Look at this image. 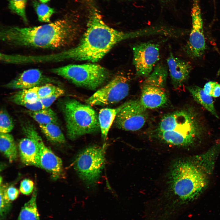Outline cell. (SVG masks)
<instances>
[{"instance_id": "5b68a950", "label": "cell", "mask_w": 220, "mask_h": 220, "mask_svg": "<svg viewBox=\"0 0 220 220\" xmlns=\"http://www.w3.org/2000/svg\"><path fill=\"white\" fill-rule=\"evenodd\" d=\"M89 105L74 99L63 103L62 110L66 123L67 134L74 140L86 134L97 132L100 129L98 116Z\"/></svg>"}, {"instance_id": "836d02e7", "label": "cell", "mask_w": 220, "mask_h": 220, "mask_svg": "<svg viewBox=\"0 0 220 220\" xmlns=\"http://www.w3.org/2000/svg\"><path fill=\"white\" fill-rule=\"evenodd\" d=\"M40 1L43 3H46L49 2L50 0H39Z\"/></svg>"}, {"instance_id": "9a60e30c", "label": "cell", "mask_w": 220, "mask_h": 220, "mask_svg": "<svg viewBox=\"0 0 220 220\" xmlns=\"http://www.w3.org/2000/svg\"><path fill=\"white\" fill-rule=\"evenodd\" d=\"M171 83L175 89L181 87L188 79L192 69L190 63L175 57L171 52L167 59Z\"/></svg>"}, {"instance_id": "ba28073f", "label": "cell", "mask_w": 220, "mask_h": 220, "mask_svg": "<svg viewBox=\"0 0 220 220\" xmlns=\"http://www.w3.org/2000/svg\"><path fill=\"white\" fill-rule=\"evenodd\" d=\"M168 75L167 67L163 64H157L151 73L144 81L140 101L146 108L160 107L167 102L165 86Z\"/></svg>"}, {"instance_id": "6da1fadb", "label": "cell", "mask_w": 220, "mask_h": 220, "mask_svg": "<svg viewBox=\"0 0 220 220\" xmlns=\"http://www.w3.org/2000/svg\"><path fill=\"white\" fill-rule=\"evenodd\" d=\"M89 10L86 29L79 44L75 47L59 53L43 55L42 60L44 63L69 60L95 62L120 42L146 35L143 29L123 32L113 29L104 21L96 7L92 5Z\"/></svg>"}, {"instance_id": "7a4b0ae2", "label": "cell", "mask_w": 220, "mask_h": 220, "mask_svg": "<svg viewBox=\"0 0 220 220\" xmlns=\"http://www.w3.org/2000/svg\"><path fill=\"white\" fill-rule=\"evenodd\" d=\"M75 34L73 22L65 17L39 26L2 27L0 38L13 46L54 49L70 44Z\"/></svg>"}, {"instance_id": "8fae6325", "label": "cell", "mask_w": 220, "mask_h": 220, "mask_svg": "<svg viewBox=\"0 0 220 220\" xmlns=\"http://www.w3.org/2000/svg\"><path fill=\"white\" fill-rule=\"evenodd\" d=\"M132 52V63L136 77L146 78L152 72L159 60V45L150 42H140L134 44Z\"/></svg>"}, {"instance_id": "2e32d148", "label": "cell", "mask_w": 220, "mask_h": 220, "mask_svg": "<svg viewBox=\"0 0 220 220\" xmlns=\"http://www.w3.org/2000/svg\"><path fill=\"white\" fill-rule=\"evenodd\" d=\"M25 136L19 143L20 160L24 164L39 167V148L37 144L32 138Z\"/></svg>"}, {"instance_id": "4fadbf2b", "label": "cell", "mask_w": 220, "mask_h": 220, "mask_svg": "<svg viewBox=\"0 0 220 220\" xmlns=\"http://www.w3.org/2000/svg\"><path fill=\"white\" fill-rule=\"evenodd\" d=\"M146 109L140 101H131L117 114L114 123L118 128L135 131L142 128L147 118Z\"/></svg>"}, {"instance_id": "277c9868", "label": "cell", "mask_w": 220, "mask_h": 220, "mask_svg": "<svg viewBox=\"0 0 220 220\" xmlns=\"http://www.w3.org/2000/svg\"><path fill=\"white\" fill-rule=\"evenodd\" d=\"M170 176L174 194L182 202L191 201L197 198L207 183L205 172L196 164L188 161L175 163Z\"/></svg>"}, {"instance_id": "44dd1931", "label": "cell", "mask_w": 220, "mask_h": 220, "mask_svg": "<svg viewBox=\"0 0 220 220\" xmlns=\"http://www.w3.org/2000/svg\"><path fill=\"white\" fill-rule=\"evenodd\" d=\"M37 196L35 189L30 199L22 207L17 220H40L36 203Z\"/></svg>"}, {"instance_id": "603a6c76", "label": "cell", "mask_w": 220, "mask_h": 220, "mask_svg": "<svg viewBox=\"0 0 220 220\" xmlns=\"http://www.w3.org/2000/svg\"><path fill=\"white\" fill-rule=\"evenodd\" d=\"M26 112L39 125L51 123L57 124V118L56 114L50 108L36 111L27 110Z\"/></svg>"}, {"instance_id": "4316f807", "label": "cell", "mask_w": 220, "mask_h": 220, "mask_svg": "<svg viewBox=\"0 0 220 220\" xmlns=\"http://www.w3.org/2000/svg\"><path fill=\"white\" fill-rule=\"evenodd\" d=\"M14 127L13 122L9 114L5 109H1L0 113V133H9Z\"/></svg>"}, {"instance_id": "ffe728a7", "label": "cell", "mask_w": 220, "mask_h": 220, "mask_svg": "<svg viewBox=\"0 0 220 220\" xmlns=\"http://www.w3.org/2000/svg\"><path fill=\"white\" fill-rule=\"evenodd\" d=\"M0 149L10 162L17 156V151L14 138L9 133L0 134Z\"/></svg>"}, {"instance_id": "1f68e13d", "label": "cell", "mask_w": 220, "mask_h": 220, "mask_svg": "<svg viewBox=\"0 0 220 220\" xmlns=\"http://www.w3.org/2000/svg\"><path fill=\"white\" fill-rule=\"evenodd\" d=\"M216 82L210 81L205 84L203 89L207 94L211 96L213 90Z\"/></svg>"}, {"instance_id": "7c38bea8", "label": "cell", "mask_w": 220, "mask_h": 220, "mask_svg": "<svg viewBox=\"0 0 220 220\" xmlns=\"http://www.w3.org/2000/svg\"><path fill=\"white\" fill-rule=\"evenodd\" d=\"M191 9L192 28L185 48L186 55L192 59L201 57L206 49L203 22L199 0H193Z\"/></svg>"}, {"instance_id": "3957f363", "label": "cell", "mask_w": 220, "mask_h": 220, "mask_svg": "<svg viewBox=\"0 0 220 220\" xmlns=\"http://www.w3.org/2000/svg\"><path fill=\"white\" fill-rule=\"evenodd\" d=\"M195 112L177 111L164 116L158 127V134L164 142L178 146L192 144L201 136L204 129Z\"/></svg>"}, {"instance_id": "4dcf8cb0", "label": "cell", "mask_w": 220, "mask_h": 220, "mask_svg": "<svg viewBox=\"0 0 220 220\" xmlns=\"http://www.w3.org/2000/svg\"><path fill=\"white\" fill-rule=\"evenodd\" d=\"M6 193L10 201L16 200L19 194L18 190L13 186H10L7 188Z\"/></svg>"}, {"instance_id": "5bb4252c", "label": "cell", "mask_w": 220, "mask_h": 220, "mask_svg": "<svg viewBox=\"0 0 220 220\" xmlns=\"http://www.w3.org/2000/svg\"><path fill=\"white\" fill-rule=\"evenodd\" d=\"M57 82L55 79L44 75L39 69L32 68L24 71L3 86L9 89L22 90Z\"/></svg>"}, {"instance_id": "d590c367", "label": "cell", "mask_w": 220, "mask_h": 220, "mask_svg": "<svg viewBox=\"0 0 220 220\" xmlns=\"http://www.w3.org/2000/svg\"></svg>"}, {"instance_id": "cb8c5ba5", "label": "cell", "mask_w": 220, "mask_h": 220, "mask_svg": "<svg viewBox=\"0 0 220 220\" xmlns=\"http://www.w3.org/2000/svg\"><path fill=\"white\" fill-rule=\"evenodd\" d=\"M33 3L38 20L41 22H49L51 16L55 12L54 9L44 3H40L35 0L33 2Z\"/></svg>"}, {"instance_id": "d6a6232c", "label": "cell", "mask_w": 220, "mask_h": 220, "mask_svg": "<svg viewBox=\"0 0 220 220\" xmlns=\"http://www.w3.org/2000/svg\"><path fill=\"white\" fill-rule=\"evenodd\" d=\"M220 96V84L216 82L212 91L211 97H217Z\"/></svg>"}, {"instance_id": "8992f818", "label": "cell", "mask_w": 220, "mask_h": 220, "mask_svg": "<svg viewBox=\"0 0 220 220\" xmlns=\"http://www.w3.org/2000/svg\"><path fill=\"white\" fill-rule=\"evenodd\" d=\"M50 71L76 85L92 90L103 84L110 75L106 68L93 63L69 64L51 68Z\"/></svg>"}, {"instance_id": "9c48e42d", "label": "cell", "mask_w": 220, "mask_h": 220, "mask_svg": "<svg viewBox=\"0 0 220 220\" xmlns=\"http://www.w3.org/2000/svg\"><path fill=\"white\" fill-rule=\"evenodd\" d=\"M130 81L125 74L120 73L88 98L86 102L89 105L103 106L118 103L128 95Z\"/></svg>"}, {"instance_id": "484cf974", "label": "cell", "mask_w": 220, "mask_h": 220, "mask_svg": "<svg viewBox=\"0 0 220 220\" xmlns=\"http://www.w3.org/2000/svg\"><path fill=\"white\" fill-rule=\"evenodd\" d=\"M9 7L13 12L20 16L26 23L28 22L25 8L28 0H8Z\"/></svg>"}, {"instance_id": "d4e9b609", "label": "cell", "mask_w": 220, "mask_h": 220, "mask_svg": "<svg viewBox=\"0 0 220 220\" xmlns=\"http://www.w3.org/2000/svg\"><path fill=\"white\" fill-rule=\"evenodd\" d=\"M2 183H0V220H4L10 211L11 204L6 193L8 187Z\"/></svg>"}, {"instance_id": "f1b7e54d", "label": "cell", "mask_w": 220, "mask_h": 220, "mask_svg": "<svg viewBox=\"0 0 220 220\" xmlns=\"http://www.w3.org/2000/svg\"><path fill=\"white\" fill-rule=\"evenodd\" d=\"M64 93V90L58 87L56 91L50 96L40 99L39 100L44 108H49L56 100L63 95Z\"/></svg>"}, {"instance_id": "e0dca14e", "label": "cell", "mask_w": 220, "mask_h": 220, "mask_svg": "<svg viewBox=\"0 0 220 220\" xmlns=\"http://www.w3.org/2000/svg\"><path fill=\"white\" fill-rule=\"evenodd\" d=\"M10 99L28 110L36 111L44 108L37 95L31 88L21 90L12 96Z\"/></svg>"}, {"instance_id": "30bf717a", "label": "cell", "mask_w": 220, "mask_h": 220, "mask_svg": "<svg viewBox=\"0 0 220 220\" xmlns=\"http://www.w3.org/2000/svg\"><path fill=\"white\" fill-rule=\"evenodd\" d=\"M25 135L29 136L36 141L38 145L39 157V168L49 172L53 180L63 176L64 170L61 159L56 155L44 143L34 127L29 123L22 126Z\"/></svg>"}, {"instance_id": "52a82bcc", "label": "cell", "mask_w": 220, "mask_h": 220, "mask_svg": "<svg viewBox=\"0 0 220 220\" xmlns=\"http://www.w3.org/2000/svg\"><path fill=\"white\" fill-rule=\"evenodd\" d=\"M106 146L93 145L77 155L74 167L80 178L88 186L95 185L99 179L105 164Z\"/></svg>"}, {"instance_id": "83f0119b", "label": "cell", "mask_w": 220, "mask_h": 220, "mask_svg": "<svg viewBox=\"0 0 220 220\" xmlns=\"http://www.w3.org/2000/svg\"><path fill=\"white\" fill-rule=\"evenodd\" d=\"M59 86L53 83H47L31 88L39 99L47 97L54 93Z\"/></svg>"}, {"instance_id": "e575fe53", "label": "cell", "mask_w": 220, "mask_h": 220, "mask_svg": "<svg viewBox=\"0 0 220 220\" xmlns=\"http://www.w3.org/2000/svg\"><path fill=\"white\" fill-rule=\"evenodd\" d=\"M161 0L162 1H168L169 0Z\"/></svg>"}, {"instance_id": "d6986e66", "label": "cell", "mask_w": 220, "mask_h": 220, "mask_svg": "<svg viewBox=\"0 0 220 220\" xmlns=\"http://www.w3.org/2000/svg\"><path fill=\"white\" fill-rule=\"evenodd\" d=\"M187 88L196 102L203 106L215 117L218 118L211 96L207 94L203 89L196 86H188Z\"/></svg>"}, {"instance_id": "f546056e", "label": "cell", "mask_w": 220, "mask_h": 220, "mask_svg": "<svg viewBox=\"0 0 220 220\" xmlns=\"http://www.w3.org/2000/svg\"><path fill=\"white\" fill-rule=\"evenodd\" d=\"M33 189L34 183L32 180L28 179H25L21 182L20 190L22 193L29 195L32 193Z\"/></svg>"}, {"instance_id": "ac0fdd59", "label": "cell", "mask_w": 220, "mask_h": 220, "mask_svg": "<svg viewBox=\"0 0 220 220\" xmlns=\"http://www.w3.org/2000/svg\"><path fill=\"white\" fill-rule=\"evenodd\" d=\"M130 101L125 102L116 108H104L100 110L98 118L101 137L104 140L107 138L109 130L117 114Z\"/></svg>"}, {"instance_id": "7402d4cb", "label": "cell", "mask_w": 220, "mask_h": 220, "mask_svg": "<svg viewBox=\"0 0 220 220\" xmlns=\"http://www.w3.org/2000/svg\"><path fill=\"white\" fill-rule=\"evenodd\" d=\"M39 126L41 131L49 141L58 144L66 142L65 137L57 124L51 123Z\"/></svg>"}]
</instances>
